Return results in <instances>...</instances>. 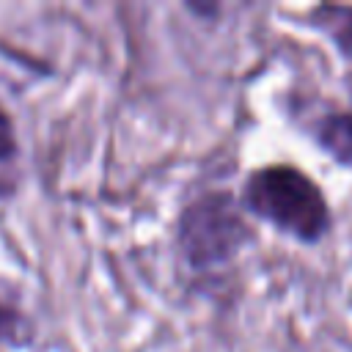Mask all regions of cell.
<instances>
[{"label": "cell", "mask_w": 352, "mask_h": 352, "mask_svg": "<svg viewBox=\"0 0 352 352\" xmlns=\"http://www.w3.org/2000/svg\"><path fill=\"white\" fill-rule=\"evenodd\" d=\"M245 201L256 214L300 239H316L327 226V206L316 184L286 165L256 170L248 179Z\"/></svg>", "instance_id": "cell-1"}, {"label": "cell", "mask_w": 352, "mask_h": 352, "mask_svg": "<svg viewBox=\"0 0 352 352\" xmlns=\"http://www.w3.org/2000/svg\"><path fill=\"white\" fill-rule=\"evenodd\" d=\"M245 239V223L228 195L195 201L179 220V242L192 267L226 261Z\"/></svg>", "instance_id": "cell-2"}, {"label": "cell", "mask_w": 352, "mask_h": 352, "mask_svg": "<svg viewBox=\"0 0 352 352\" xmlns=\"http://www.w3.org/2000/svg\"><path fill=\"white\" fill-rule=\"evenodd\" d=\"M322 146L338 160L352 162V116H330L319 129Z\"/></svg>", "instance_id": "cell-3"}, {"label": "cell", "mask_w": 352, "mask_h": 352, "mask_svg": "<svg viewBox=\"0 0 352 352\" xmlns=\"http://www.w3.org/2000/svg\"><path fill=\"white\" fill-rule=\"evenodd\" d=\"M322 25L333 33L338 47L352 55V8H324L322 11Z\"/></svg>", "instance_id": "cell-4"}, {"label": "cell", "mask_w": 352, "mask_h": 352, "mask_svg": "<svg viewBox=\"0 0 352 352\" xmlns=\"http://www.w3.org/2000/svg\"><path fill=\"white\" fill-rule=\"evenodd\" d=\"M16 157V138H14V126L11 118L6 116V110L0 107V162H8Z\"/></svg>", "instance_id": "cell-5"}]
</instances>
